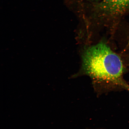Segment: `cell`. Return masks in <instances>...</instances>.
I'll list each match as a JSON object with an SVG mask.
<instances>
[{
  "label": "cell",
  "mask_w": 129,
  "mask_h": 129,
  "mask_svg": "<svg viewBox=\"0 0 129 129\" xmlns=\"http://www.w3.org/2000/svg\"><path fill=\"white\" fill-rule=\"evenodd\" d=\"M90 1H94V0H90Z\"/></svg>",
  "instance_id": "277c9868"
},
{
  "label": "cell",
  "mask_w": 129,
  "mask_h": 129,
  "mask_svg": "<svg viewBox=\"0 0 129 129\" xmlns=\"http://www.w3.org/2000/svg\"><path fill=\"white\" fill-rule=\"evenodd\" d=\"M96 10L101 17L118 18L129 13V0H101Z\"/></svg>",
  "instance_id": "7a4b0ae2"
},
{
  "label": "cell",
  "mask_w": 129,
  "mask_h": 129,
  "mask_svg": "<svg viewBox=\"0 0 129 129\" xmlns=\"http://www.w3.org/2000/svg\"><path fill=\"white\" fill-rule=\"evenodd\" d=\"M128 45H129V46H128V65L129 66V43H128Z\"/></svg>",
  "instance_id": "3957f363"
},
{
  "label": "cell",
  "mask_w": 129,
  "mask_h": 129,
  "mask_svg": "<svg viewBox=\"0 0 129 129\" xmlns=\"http://www.w3.org/2000/svg\"><path fill=\"white\" fill-rule=\"evenodd\" d=\"M82 72L92 80L98 94L117 88L129 91L123 78L125 64L121 57L103 42L89 47L82 56Z\"/></svg>",
  "instance_id": "6da1fadb"
}]
</instances>
